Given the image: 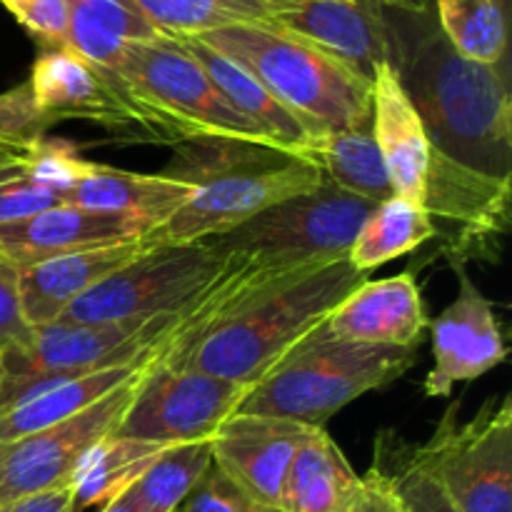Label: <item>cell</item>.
<instances>
[{"label": "cell", "mask_w": 512, "mask_h": 512, "mask_svg": "<svg viewBox=\"0 0 512 512\" xmlns=\"http://www.w3.org/2000/svg\"><path fill=\"white\" fill-rule=\"evenodd\" d=\"M110 75L143 113L155 140L170 138L175 145L190 140H230L273 148L253 123L230 108L198 60L175 38L160 35L155 40L130 43Z\"/></svg>", "instance_id": "cell-6"}, {"label": "cell", "mask_w": 512, "mask_h": 512, "mask_svg": "<svg viewBox=\"0 0 512 512\" xmlns=\"http://www.w3.org/2000/svg\"><path fill=\"white\" fill-rule=\"evenodd\" d=\"M415 360V348L348 343L320 323L245 393L238 415H270L323 428L360 395L395 383Z\"/></svg>", "instance_id": "cell-5"}, {"label": "cell", "mask_w": 512, "mask_h": 512, "mask_svg": "<svg viewBox=\"0 0 512 512\" xmlns=\"http://www.w3.org/2000/svg\"><path fill=\"white\" fill-rule=\"evenodd\" d=\"M435 235H438V228L428 218L423 205L393 195L383 203H375L368 218L363 220L348 250V263L358 273L368 275L370 270L400 255L413 253Z\"/></svg>", "instance_id": "cell-25"}, {"label": "cell", "mask_w": 512, "mask_h": 512, "mask_svg": "<svg viewBox=\"0 0 512 512\" xmlns=\"http://www.w3.org/2000/svg\"><path fill=\"white\" fill-rule=\"evenodd\" d=\"M175 512H273L255 503L245 490H240L220 468L210 465L193 493Z\"/></svg>", "instance_id": "cell-33"}, {"label": "cell", "mask_w": 512, "mask_h": 512, "mask_svg": "<svg viewBox=\"0 0 512 512\" xmlns=\"http://www.w3.org/2000/svg\"><path fill=\"white\" fill-rule=\"evenodd\" d=\"M268 25L305 40L363 80L388 60L383 25L373 0H270Z\"/></svg>", "instance_id": "cell-15"}, {"label": "cell", "mask_w": 512, "mask_h": 512, "mask_svg": "<svg viewBox=\"0 0 512 512\" xmlns=\"http://www.w3.org/2000/svg\"><path fill=\"white\" fill-rule=\"evenodd\" d=\"M170 445L108 435L83 458L73 473V493L78 512L105 505L135 485L153 460Z\"/></svg>", "instance_id": "cell-27"}, {"label": "cell", "mask_w": 512, "mask_h": 512, "mask_svg": "<svg viewBox=\"0 0 512 512\" xmlns=\"http://www.w3.org/2000/svg\"><path fill=\"white\" fill-rule=\"evenodd\" d=\"M363 488L343 450L325 428H313L283 483L278 512H348Z\"/></svg>", "instance_id": "cell-23"}, {"label": "cell", "mask_w": 512, "mask_h": 512, "mask_svg": "<svg viewBox=\"0 0 512 512\" xmlns=\"http://www.w3.org/2000/svg\"><path fill=\"white\" fill-rule=\"evenodd\" d=\"M168 173L195 185L175 213L140 235L143 248L220 238L295 195L320 188L323 170L305 158L230 140L178 143Z\"/></svg>", "instance_id": "cell-3"}, {"label": "cell", "mask_w": 512, "mask_h": 512, "mask_svg": "<svg viewBox=\"0 0 512 512\" xmlns=\"http://www.w3.org/2000/svg\"><path fill=\"white\" fill-rule=\"evenodd\" d=\"M365 280L348 258L278 275L215 325L185 335L168 360L253 388Z\"/></svg>", "instance_id": "cell-2"}, {"label": "cell", "mask_w": 512, "mask_h": 512, "mask_svg": "<svg viewBox=\"0 0 512 512\" xmlns=\"http://www.w3.org/2000/svg\"><path fill=\"white\" fill-rule=\"evenodd\" d=\"M28 85L35 108L50 125L55 120H90L113 133L153 135L118 80L80 58L68 45L40 50Z\"/></svg>", "instance_id": "cell-12"}, {"label": "cell", "mask_w": 512, "mask_h": 512, "mask_svg": "<svg viewBox=\"0 0 512 512\" xmlns=\"http://www.w3.org/2000/svg\"><path fill=\"white\" fill-rule=\"evenodd\" d=\"M178 43L198 60L210 83L228 100L230 108L243 115L248 123H253L273 143V148L313 163L320 135H315L308 125L300 123L293 113H288L243 65H238L228 55L218 53L198 38H178Z\"/></svg>", "instance_id": "cell-22"}, {"label": "cell", "mask_w": 512, "mask_h": 512, "mask_svg": "<svg viewBox=\"0 0 512 512\" xmlns=\"http://www.w3.org/2000/svg\"><path fill=\"white\" fill-rule=\"evenodd\" d=\"M388 63L438 153L510 180L512 108L503 65L463 58L440 33L433 0H373Z\"/></svg>", "instance_id": "cell-1"}, {"label": "cell", "mask_w": 512, "mask_h": 512, "mask_svg": "<svg viewBox=\"0 0 512 512\" xmlns=\"http://www.w3.org/2000/svg\"><path fill=\"white\" fill-rule=\"evenodd\" d=\"M65 5V45L105 73H113L130 43L160 38L130 0H65Z\"/></svg>", "instance_id": "cell-24"}, {"label": "cell", "mask_w": 512, "mask_h": 512, "mask_svg": "<svg viewBox=\"0 0 512 512\" xmlns=\"http://www.w3.org/2000/svg\"><path fill=\"white\" fill-rule=\"evenodd\" d=\"M100 512H143L140 510V505H138V500H135V495H133V490H125V493H120L118 498H113V500H108V503L103 505V510Z\"/></svg>", "instance_id": "cell-39"}, {"label": "cell", "mask_w": 512, "mask_h": 512, "mask_svg": "<svg viewBox=\"0 0 512 512\" xmlns=\"http://www.w3.org/2000/svg\"><path fill=\"white\" fill-rule=\"evenodd\" d=\"M193 193V183L170 173H135L85 160L63 203L98 213L125 215L153 228L175 213Z\"/></svg>", "instance_id": "cell-21"}, {"label": "cell", "mask_w": 512, "mask_h": 512, "mask_svg": "<svg viewBox=\"0 0 512 512\" xmlns=\"http://www.w3.org/2000/svg\"><path fill=\"white\" fill-rule=\"evenodd\" d=\"M165 38H198L240 23H268L270 0H130Z\"/></svg>", "instance_id": "cell-29"}, {"label": "cell", "mask_w": 512, "mask_h": 512, "mask_svg": "<svg viewBox=\"0 0 512 512\" xmlns=\"http://www.w3.org/2000/svg\"><path fill=\"white\" fill-rule=\"evenodd\" d=\"M145 230L148 225L135 218L60 203L30 218L0 225V258L20 270L80 250L140 240Z\"/></svg>", "instance_id": "cell-16"}, {"label": "cell", "mask_w": 512, "mask_h": 512, "mask_svg": "<svg viewBox=\"0 0 512 512\" xmlns=\"http://www.w3.org/2000/svg\"><path fill=\"white\" fill-rule=\"evenodd\" d=\"M143 250L140 240L60 255L18 270L20 310L30 328L58 323L88 290L128 265Z\"/></svg>", "instance_id": "cell-20"}, {"label": "cell", "mask_w": 512, "mask_h": 512, "mask_svg": "<svg viewBox=\"0 0 512 512\" xmlns=\"http://www.w3.org/2000/svg\"><path fill=\"white\" fill-rule=\"evenodd\" d=\"M428 325L413 273L365 280L325 320L333 338L388 348H418Z\"/></svg>", "instance_id": "cell-17"}, {"label": "cell", "mask_w": 512, "mask_h": 512, "mask_svg": "<svg viewBox=\"0 0 512 512\" xmlns=\"http://www.w3.org/2000/svg\"><path fill=\"white\" fill-rule=\"evenodd\" d=\"M40 138L0 143V225L30 218L40 210L63 203V198L40 175Z\"/></svg>", "instance_id": "cell-31"}, {"label": "cell", "mask_w": 512, "mask_h": 512, "mask_svg": "<svg viewBox=\"0 0 512 512\" xmlns=\"http://www.w3.org/2000/svg\"><path fill=\"white\" fill-rule=\"evenodd\" d=\"M373 203L343 193L330 180L258 213L218 240L243 263L273 273L348 258Z\"/></svg>", "instance_id": "cell-7"}, {"label": "cell", "mask_w": 512, "mask_h": 512, "mask_svg": "<svg viewBox=\"0 0 512 512\" xmlns=\"http://www.w3.org/2000/svg\"><path fill=\"white\" fill-rule=\"evenodd\" d=\"M235 263L215 238L143 248L83 295L60 320L113 323L178 313L198 303Z\"/></svg>", "instance_id": "cell-8"}, {"label": "cell", "mask_w": 512, "mask_h": 512, "mask_svg": "<svg viewBox=\"0 0 512 512\" xmlns=\"http://www.w3.org/2000/svg\"><path fill=\"white\" fill-rule=\"evenodd\" d=\"M380 443L383 448H388V455L378 448V458L388 468L405 512H455L438 480L433 478L428 465L418 455V448L405 450L398 440L388 438V435H383Z\"/></svg>", "instance_id": "cell-32"}, {"label": "cell", "mask_w": 512, "mask_h": 512, "mask_svg": "<svg viewBox=\"0 0 512 512\" xmlns=\"http://www.w3.org/2000/svg\"><path fill=\"white\" fill-rule=\"evenodd\" d=\"M150 370L83 413L70 415L38 433L0 443V508L13 500L68 485L85 455L115 433Z\"/></svg>", "instance_id": "cell-11"}, {"label": "cell", "mask_w": 512, "mask_h": 512, "mask_svg": "<svg viewBox=\"0 0 512 512\" xmlns=\"http://www.w3.org/2000/svg\"><path fill=\"white\" fill-rule=\"evenodd\" d=\"M48 120L35 108L28 80L0 93V143H23L45 135Z\"/></svg>", "instance_id": "cell-34"}, {"label": "cell", "mask_w": 512, "mask_h": 512, "mask_svg": "<svg viewBox=\"0 0 512 512\" xmlns=\"http://www.w3.org/2000/svg\"><path fill=\"white\" fill-rule=\"evenodd\" d=\"M310 425L270 415H238L210 438L213 465L263 508L278 512L283 483Z\"/></svg>", "instance_id": "cell-14"}, {"label": "cell", "mask_w": 512, "mask_h": 512, "mask_svg": "<svg viewBox=\"0 0 512 512\" xmlns=\"http://www.w3.org/2000/svg\"><path fill=\"white\" fill-rule=\"evenodd\" d=\"M313 163L323 170L325 180H330L335 188L360 200L375 205L395 195L388 168L370 128L335 130V133L320 135Z\"/></svg>", "instance_id": "cell-26"}, {"label": "cell", "mask_w": 512, "mask_h": 512, "mask_svg": "<svg viewBox=\"0 0 512 512\" xmlns=\"http://www.w3.org/2000/svg\"><path fill=\"white\" fill-rule=\"evenodd\" d=\"M243 65L315 135L370 128V83L323 50L268 23H240L198 35Z\"/></svg>", "instance_id": "cell-4"}, {"label": "cell", "mask_w": 512, "mask_h": 512, "mask_svg": "<svg viewBox=\"0 0 512 512\" xmlns=\"http://www.w3.org/2000/svg\"><path fill=\"white\" fill-rule=\"evenodd\" d=\"M33 328L25 323L20 310L18 270L0 258V358L18 350L30 338Z\"/></svg>", "instance_id": "cell-36"}, {"label": "cell", "mask_w": 512, "mask_h": 512, "mask_svg": "<svg viewBox=\"0 0 512 512\" xmlns=\"http://www.w3.org/2000/svg\"><path fill=\"white\" fill-rule=\"evenodd\" d=\"M0 3L30 35L43 43V48L65 45V30H68L65 0H0Z\"/></svg>", "instance_id": "cell-35"}, {"label": "cell", "mask_w": 512, "mask_h": 512, "mask_svg": "<svg viewBox=\"0 0 512 512\" xmlns=\"http://www.w3.org/2000/svg\"><path fill=\"white\" fill-rule=\"evenodd\" d=\"M348 512H405L398 488L380 458L378 465L363 475V488Z\"/></svg>", "instance_id": "cell-37"}, {"label": "cell", "mask_w": 512, "mask_h": 512, "mask_svg": "<svg viewBox=\"0 0 512 512\" xmlns=\"http://www.w3.org/2000/svg\"><path fill=\"white\" fill-rule=\"evenodd\" d=\"M435 20L453 50L480 65H503L508 55L505 0H433Z\"/></svg>", "instance_id": "cell-28"}, {"label": "cell", "mask_w": 512, "mask_h": 512, "mask_svg": "<svg viewBox=\"0 0 512 512\" xmlns=\"http://www.w3.org/2000/svg\"><path fill=\"white\" fill-rule=\"evenodd\" d=\"M510 180L493 178L455 163L430 145V170L423 208L433 225H458L463 243L495 238L508 230Z\"/></svg>", "instance_id": "cell-19"}, {"label": "cell", "mask_w": 512, "mask_h": 512, "mask_svg": "<svg viewBox=\"0 0 512 512\" xmlns=\"http://www.w3.org/2000/svg\"><path fill=\"white\" fill-rule=\"evenodd\" d=\"M168 358L150 370L113 435L158 445L198 443L238 413L250 388Z\"/></svg>", "instance_id": "cell-10"}, {"label": "cell", "mask_w": 512, "mask_h": 512, "mask_svg": "<svg viewBox=\"0 0 512 512\" xmlns=\"http://www.w3.org/2000/svg\"><path fill=\"white\" fill-rule=\"evenodd\" d=\"M370 130L398 198L423 205L430 170V140L423 120L388 60L370 80Z\"/></svg>", "instance_id": "cell-18"}, {"label": "cell", "mask_w": 512, "mask_h": 512, "mask_svg": "<svg viewBox=\"0 0 512 512\" xmlns=\"http://www.w3.org/2000/svg\"><path fill=\"white\" fill-rule=\"evenodd\" d=\"M418 455L455 512H512V398L485 403L458 423V403L443 415Z\"/></svg>", "instance_id": "cell-9"}, {"label": "cell", "mask_w": 512, "mask_h": 512, "mask_svg": "<svg viewBox=\"0 0 512 512\" xmlns=\"http://www.w3.org/2000/svg\"><path fill=\"white\" fill-rule=\"evenodd\" d=\"M213 465L210 440L165 448L148 470L130 485L143 512H175Z\"/></svg>", "instance_id": "cell-30"}, {"label": "cell", "mask_w": 512, "mask_h": 512, "mask_svg": "<svg viewBox=\"0 0 512 512\" xmlns=\"http://www.w3.org/2000/svg\"><path fill=\"white\" fill-rule=\"evenodd\" d=\"M0 512H78L75 505L73 485H60V488L43 490V493L28 495V498L13 500L3 505Z\"/></svg>", "instance_id": "cell-38"}, {"label": "cell", "mask_w": 512, "mask_h": 512, "mask_svg": "<svg viewBox=\"0 0 512 512\" xmlns=\"http://www.w3.org/2000/svg\"><path fill=\"white\" fill-rule=\"evenodd\" d=\"M458 295L433 323V368L425 378L428 398H448L508 358L493 303L480 293L463 263H455Z\"/></svg>", "instance_id": "cell-13"}]
</instances>
